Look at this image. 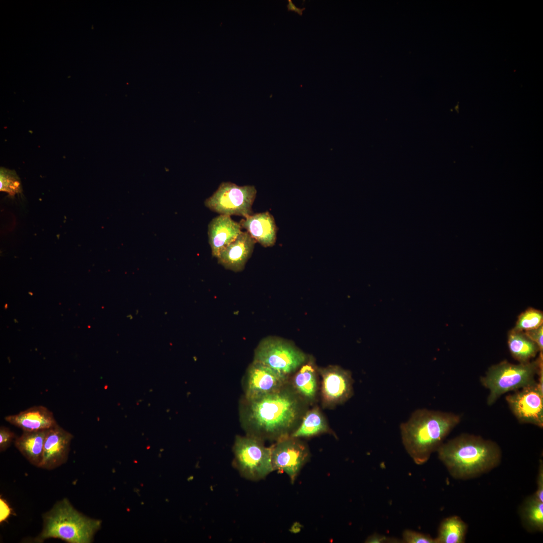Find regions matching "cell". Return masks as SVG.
<instances>
[{
	"instance_id": "obj_1",
	"label": "cell",
	"mask_w": 543,
	"mask_h": 543,
	"mask_svg": "<svg viewBox=\"0 0 543 543\" xmlns=\"http://www.w3.org/2000/svg\"><path fill=\"white\" fill-rule=\"evenodd\" d=\"M245 402L244 427L248 435L262 440L278 441L290 436L306 412L307 403L289 382L277 392Z\"/></svg>"
},
{
	"instance_id": "obj_2",
	"label": "cell",
	"mask_w": 543,
	"mask_h": 543,
	"mask_svg": "<svg viewBox=\"0 0 543 543\" xmlns=\"http://www.w3.org/2000/svg\"><path fill=\"white\" fill-rule=\"evenodd\" d=\"M436 451L452 477L461 480L490 471L499 465L502 458L501 448L495 442L470 434L443 442Z\"/></svg>"
},
{
	"instance_id": "obj_3",
	"label": "cell",
	"mask_w": 543,
	"mask_h": 543,
	"mask_svg": "<svg viewBox=\"0 0 543 543\" xmlns=\"http://www.w3.org/2000/svg\"><path fill=\"white\" fill-rule=\"evenodd\" d=\"M460 421L461 416L451 412L417 409L400 425L404 448L415 464L422 465Z\"/></svg>"
},
{
	"instance_id": "obj_4",
	"label": "cell",
	"mask_w": 543,
	"mask_h": 543,
	"mask_svg": "<svg viewBox=\"0 0 543 543\" xmlns=\"http://www.w3.org/2000/svg\"><path fill=\"white\" fill-rule=\"evenodd\" d=\"M42 531L35 539L42 542L58 538L68 543H88L100 526V521L76 509L67 498L57 502L43 515Z\"/></svg>"
},
{
	"instance_id": "obj_5",
	"label": "cell",
	"mask_w": 543,
	"mask_h": 543,
	"mask_svg": "<svg viewBox=\"0 0 543 543\" xmlns=\"http://www.w3.org/2000/svg\"><path fill=\"white\" fill-rule=\"evenodd\" d=\"M542 369V353L535 360L517 365L506 360L493 365L481 377L482 385L489 391L487 403L493 404L503 394L515 391L536 381L535 377Z\"/></svg>"
},
{
	"instance_id": "obj_6",
	"label": "cell",
	"mask_w": 543,
	"mask_h": 543,
	"mask_svg": "<svg viewBox=\"0 0 543 543\" xmlns=\"http://www.w3.org/2000/svg\"><path fill=\"white\" fill-rule=\"evenodd\" d=\"M233 450L234 465L245 479L259 481L274 471L271 447H266L262 440L250 435L236 436Z\"/></svg>"
},
{
	"instance_id": "obj_7",
	"label": "cell",
	"mask_w": 543,
	"mask_h": 543,
	"mask_svg": "<svg viewBox=\"0 0 543 543\" xmlns=\"http://www.w3.org/2000/svg\"><path fill=\"white\" fill-rule=\"evenodd\" d=\"M307 360V355L292 343L270 336L259 343L253 361L289 378Z\"/></svg>"
},
{
	"instance_id": "obj_8",
	"label": "cell",
	"mask_w": 543,
	"mask_h": 543,
	"mask_svg": "<svg viewBox=\"0 0 543 543\" xmlns=\"http://www.w3.org/2000/svg\"><path fill=\"white\" fill-rule=\"evenodd\" d=\"M257 191L252 185L239 186L230 182H222L204 202L205 206L220 215H237L244 218L253 214L252 207Z\"/></svg>"
},
{
	"instance_id": "obj_9",
	"label": "cell",
	"mask_w": 543,
	"mask_h": 543,
	"mask_svg": "<svg viewBox=\"0 0 543 543\" xmlns=\"http://www.w3.org/2000/svg\"><path fill=\"white\" fill-rule=\"evenodd\" d=\"M270 447L274 471L286 473L294 483L301 469L309 459L308 446L300 438L289 436L277 441Z\"/></svg>"
},
{
	"instance_id": "obj_10",
	"label": "cell",
	"mask_w": 543,
	"mask_h": 543,
	"mask_svg": "<svg viewBox=\"0 0 543 543\" xmlns=\"http://www.w3.org/2000/svg\"><path fill=\"white\" fill-rule=\"evenodd\" d=\"M506 401L519 422L543 427V388L537 381L507 395Z\"/></svg>"
},
{
	"instance_id": "obj_11",
	"label": "cell",
	"mask_w": 543,
	"mask_h": 543,
	"mask_svg": "<svg viewBox=\"0 0 543 543\" xmlns=\"http://www.w3.org/2000/svg\"><path fill=\"white\" fill-rule=\"evenodd\" d=\"M289 379L253 361L247 370L244 379L245 401L253 400L280 390L289 383Z\"/></svg>"
},
{
	"instance_id": "obj_12",
	"label": "cell",
	"mask_w": 543,
	"mask_h": 543,
	"mask_svg": "<svg viewBox=\"0 0 543 543\" xmlns=\"http://www.w3.org/2000/svg\"><path fill=\"white\" fill-rule=\"evenodd\" d=\"M322 378L321 398L324 406L343 403L353 395V380L349 371L337 366L320 368Z\"/></svg>"
},
{
	"instance_id": "obj_13",
	"label": "cell",
	"mask_w": 543,
	"mask_h": 543,
	"mask_svg": "<svg viewBox=\"0 0 543 543\" xmlns=\"http://www.w3.org/2000/svg\"><path fill=\"white\" fill-rule=\"evenodd\" d=\"M73 435L58 424L48 430L40 468L51 470L66 463Z\"/></svg>"
},
{
	"instance_id": "obj_14",
	"label": "cell",
	"mask_w": 543,
	"mask_h": 543,
	"mask_svg": "<svg viewBox=\"0 0 543 543\" xmlns=\"http://www.w3.org/2000/svg\"><path fill=\"white\" fill-rule=\"evenodd\" d=\"M256 242L247 232H243L224 249L217 257L218 263L234 272L243 270L251 257Z\"/></svg>"
},
{
	"instance_id": "obj_15",
	"label": "cell",
	"mask_w": 543,
	"mask_h": 543,
	"mask_svg": "<svg viewBox=\"0 0 543 543\" xmlns=\"http://www.w3.org/2000/svg\"><path fill=\"white\" fill-rule=\"evenodd\" d=\"M241 229L239 223L232 220L230 216L219 215L212 219L208 226V242L212 256L217 258L241 233Z\"/></svg>"
},
{
	"instance_id": "obj_16",
	"label": "cell",
	"mask_w": 543,
	"mask_h": 543,
	"mask_svg": "<svg viewBox=\"0 0 543 543\" xmlns=\"http://www.w3.org/2000/svg\"><path fill=\"white\" fill-rule=\"evenodd\" d=\"M239 224L261 246L268 247L275 244L278 227L274 216L269 212L253 214L242 219Z\"/></svg>"
},
{
	"instance_id": "obj_17",
	"label": "cell",
	"mask_w": 543,
	"mask_h": 543,
	"mask_svg": "<svg viewBox=\"0 0 543 543\" xmlns=\"http://www.w3.org/2000/svg\"><path fill=\"white\" fill-rule=\"evenodd\" d=\"M5 419L23 431L49 429L57 424L53 413L43 406H35L17 414L6 416Z\"/></svg>"
},
{
	"instance_id": "obj_18",
	"label": "cell",
	"mask_w": 543,
	"mask_h": 543,
	"mask_svg": "<svg viewBox=\"0 0 543 543\" xmlns=\"http://www.w3.org/2000/svg\"><path fill=\"white\" fill-rule=\"evenodd\" d=\"M290 385L306 403L314 401L318 386L317 373L311 361L306 362L294 374Z\"/></svg>"
},
{
	"instance_id": "obj_19",
	"label": "cell",
	"mask_w": 543,
	"mask_h": 543,
	"mask_svg": "<svg viewBox=\"0 0 543 543\" xmlns=\"http://www.w3.org/2000/svg\"><path fill=\"white\" fill-rule=\"evenodd\" d=\"M48 429L26 431L15 440V445L33 465L39 468Z\"/></svg>"
},
{
	"instance_id": "obj_20",
	"label": "cell",
	"mask_w": 543,
	"mask_h": 543,
	"mask_svg": "<svg viewBox=\"0 0 543 543\" xmlns=\"http://www.w3.org/2000/svg\"><path fill=\"white\" fill-rule=\"evenodd\" d=\"M329 432L326 419L319 408L315 407L305 412L290 436L299 438L310 437Z\"/></svg>"
},
{
	"instance_id": "obj_21",
	"label": "cell",
	"mask_w": 543,
	"mask_h": 543,
	"mask_svg": "<svg viewBox=\"0 0 543 543\" xmlns=\"http://www.w3.org/2000/svg\"><path fill=\"white\" fill-rule=\"evenodd\" d=\"M508 344L511 355L520 363L530 361L539 351L537 345L523 331L511 330L508 334Z\"/></svg>"
},
{
	"instance_id": "obj_22",
	"label": "cell",
	"mask_w": 543,
	"mask_h": 543,
	"mask_svg": "<svg viewBox=\"0 0 543 543\" xmlns=\"http://www.w3.org/2000/svg\"><path fill=\"white\" fill-rule=\"evenodd\" d=\"M467 530L466 523L457 516L443 519L438 529L435 543H463Z\"/></svg>"
},
{
	"instance_id": "obj_23",
	"label": "cell",
	"mask_w": 543,
	"mask_h": 543,
	"mask_svg": "<svg viewBox=\"0 0 543 543\" xmlns=\"http://www.w3.org/2000/svg\"><path fill=\"white\" fill-rule=\"evenodd\" d=\"M521 517L525 527L532 531L543 530V502L533 494L528 497L521 509Z\"/></svg>"
},
{
	"instance_id": "obj_24",
	"label": "cell",
	"mask_w": 543,
	"mask_h": 543,
	"mask_svg": "<svg viewBox=\"0 0 543 543\" xmlns=\"http://www.w3.org/2000/svg\"><path fill=\"white\" fill-rule=\"evenodd\" d=\"M543 314L541 311L529 308L518 317L514 328L516 331H526L536 329L542 325Z\"/></svg>"
},
{
	"instance_id": "obj_25",
	"label": "cell",
	"mask_w": 543,
	"mask_h": 543,
	"mask_svg": "<svg viewBox=\"0 0 543 543\" xmlns=\"http://www.w3.org/2000/svg\"><path fill=\"white\" fill-rule=\"evenodd\" d=\"M0 190L11 196L22 193L23 189L21 180L14 170L1 167Z\"/></svg>"
},
{
	"instance_id": "obj_26",
	"label": "cell",
	"mask_w": 543,
	"mask_h": 543,
	"mask_svg": "<svg viewBox=\"0 0 543 543\" xmlns=\"http://www.w3.org/2000/svg\"><path fill=\"white\" fill-rule=\"evenodd\" d=\"M402 537L406 543H435V539L429 535L411 530H404Z\"/></svg>"
},
{
	"instance_id": "obj_27",
	"label": "cell",
	"mask_w": 543,
	"mask_h": 543,
	"mask_svg": "<svg viewBox=\"0 0 543 543\" xmlns=\"http://www.w3.org/2000/svg\"><path fill=\"white\" fill-rule=\"evenodd\" d=\"M15 437V433L9 428L4 426H1L0 451H4L9 447Z\"/></svg>"
},
{
	"instance_id": "obj_28",
	"label": "cell",
	"mask_w": 543,
	"mask_h": 543,
	"mask_svg": "<svg viewBox=\"0 0 543 543\" xmlns=\"http://www.w3.org/2000/svg\"><path fill=\"white\" fill-rule=\"evenodd\" d=\"M543 326L542 325L539 327L529 331L524 332L525 334L538 346L540 352L542 353L543 350Z\"/></svg>"
},
{
	"instance_id": "obj_29",
	"label": "cell",
	"mask_w": 543,
	"mask_h": 543,
	"mask_svg": "<svg viewBox=\"0 0 543 543\" xmlns=\"http://www.w3.org/2000/svg\"><path fill=\"white\" fill-rule=\"evenodd\" d=\"M533 495L538 500L543 502V463L540 460L539 464L537 478V490Z\"/></svg>"
},
{
	"instance_id": "obj_30",
	"label": "cell",
	"mask_w": 543,
	"mask_h": 543,
	"mask_svg": "<svg viewBox=\"0 0 543 543\" xmlns=\"http://www.w3.org/2000/svg\"><path fill=\"white\" fill-rule=\"evenodd\" d=\"M0 522H3L11 514V509L7 502L2 498L0 499Z\"/></svg>"
},
{
	"instance_id": "obj_31",
	"label": "cell",
	"mask_w": 543,
	"mask_h": 543,
	"mask_svg": "<svg viewBox=\"0 0 543 543\" xmlns=\"http://www.w3.org/2000/svg\"><path fill=\"white\" fill-rule=\"evenodd\" d=\"M387 537L379 534L374 533L369 536L366 540V542L369 543H383L390 541Z\"/></svg>"
},
{
	"instance_id": "obj_32",
	"label": "cell",
	"mask_w": 543,
	"mask_h": 543,
	"mask_svg": "<svg viewBox=\"0 0 543 543\" xmlns=\"http://www.w3.org/2000/svg\"><path fill=\"white\" fill-rule=\"evenodd\" d=\"M288 4L287 7L288 11H292L297 13L300 16H302L303 12L305 10V8L302 9L299 8L295 5L291 0H288Z\"/></svg>"
}]
</instances>
